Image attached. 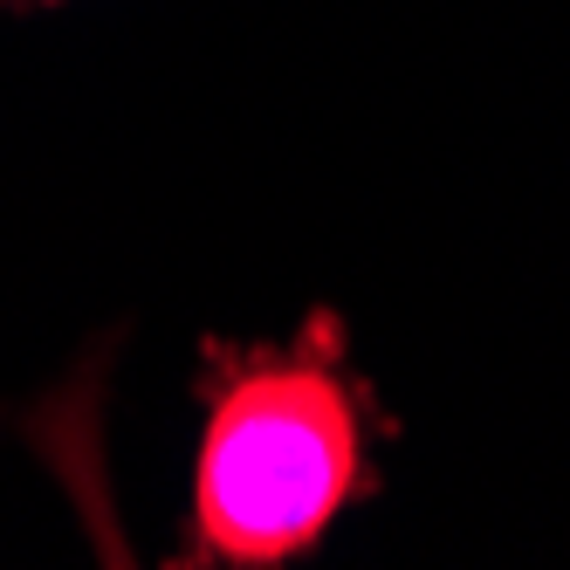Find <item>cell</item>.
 Instances as JSON below:
<instances>
[{
	"label": "cell",
	"mask_w": 570,
	"mask_h": 570,
	"mask_svg": "<svg viewBox=\"0 0 570 570\" xmlns=\"http://www.w3.org/2000/svg\"><path fill=\"white\" fill-rule=\"evenodd\" d=\"M199 446L179 563L282 570L379 495V440L392 420L351 372L337 309H309L289 344L199 351Z\"/></svg>",
	"instance_id": "cell-1"
}]
</instances>
